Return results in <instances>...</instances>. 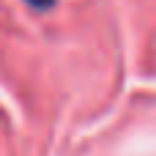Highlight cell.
<instances>
[{"instance_id":"cell-1","label":"cell","mask_w":156,"mask_h":156,"mask_svg":"<svg viewBox=\"0 0 156 156\" xmlns=\"http://www.w3.org/2000/svg\"><path fill=\"white\" fill-rule=\"evenodd\" d=\"M30 3H36V5H49L52 0H30Z\"/></svg>"}]
</instances>
